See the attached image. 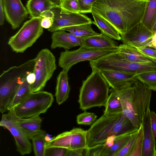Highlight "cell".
Masks as SVG:
<instances>
[{
	"label": "cell",
	"mask_w": 156,
	"mask_h": 156,
	"mask_svg": "<svg viewBox=\"0 0 156 156\" xmlns=\"http://www.w3.org/2000/svg\"><path fill=\"white\" fill-rule=\"evenodd\" d=\"M117 51V49H88L80 47L77 49L65 50L60 54L58 65L62 70L67 72L71 67L81 62L96 60Z\"/></svg>",
	"instance_id": "9c48e42d"
},
{
	"label": "cell",
	"mask_w": 156,
	"mask_h": 156,
	"mask_svg": "<svg viewBox=\"0 0 156 156\" xmlns=\"http://www.w3.org/2000/svg\"><path fill=\"white\" fill-rule=\"evenodd\" d=\"M144 13L141 22L152 31L156 20V0H147Z\"/></svg>",
	"instance_id": "4316f807"
},
{
	"label": "cell",
	"mask_w": 156,
	"mask_h": 156,
	"mask_svg": "<svg viewBox=\"0 0 156 156\" xmlns=\"http://www.w3.org/2000/svg\"><path fill=\"white\" fill-rule=\"evenodd\" d=\"M46 133L42 130L31 139L34 155L36 156H44L46 143Z\"/></svg>",
	"instance_id": "f1b7e54d"
},
{
	"label": "cell",
	"mask_w": 156,
	"mask_h": 156,
	"mask_svg": "<svg viewBox=\"0 0 156 156\" xmlns=\"http://www.w3.org/2000/svg\"><path fill=\"white\" fill-rule=\"evenodd\" d=\"M96 25L101 33L115 40H121V36L117 30L110 23L100 16L92 13Z\"/></svg>",
	"instance_id": "d4e9b609"
},
{
	"label": "cell",
	"mask_w": 156,
	"mask_h": 156,
	"mask_svg": "<svg viewBox=\"0 0 156 156\" xmlns=\"http://www.w3.org/2000/svg\"><path fill=\"white\" fill-rule=\"evenodd\" d=\"M35 58L4 71L0 76V111H7L9 103L17 87L30 73L34 72Z\"/></svg>",
	"instance_id": "5b68a950"
},
{
	"label": "cell",
	"mask_w": 156,
	"mask_h": 156,
	"mask_svg": "<svg viewBox=\"0 0 156 156\" xmlns=\"http://www.w3.org/2000/svg\"><path fill=\"white\" fill-rule=\"evenodd\" d=\"M58 7L50 0H28L26 4L30 18L41 17V15L44 12Z\"/></svg>",
	"instance_id": "7402d4cb"
},
{
	"label": "cell",
	"mask_w": 156,
	"mask_h": 156,
	"mask_svg": "<svg viewBox=\"0 0 156 156\" xmlns=\"http://www.w3.org/2000/svg\"><path fill=\"white\" fill-rule=\"evenodd\" d=\"M110 94L104 106L105 110L103 114L110 115L122 112L121 103L116 91L110 89Z\"/></svg>",
	"instance_id": "484cf974"
},
{
	"label": "cell",
	"mask_w": 156,
	"mask_h": 156,
	"mask_svg": "<svg viewBox=\"0 0 156 156\" xmlns=\"http://www.w3.org/2000/svg\"><path fill=\"white\" fill-rule=\"evenodd\" d=\"M138 133L132 137L122 149L115 155V156H129L133 149Z\"/></svg>",
	"instance_id": "e575fe53"
},
{
	"label": "cell",
	"mask_w": 156,
	"mask_h": 156,
	"mask_svg": "<svg viewBox=\"0 0 156 156\" xmlns=\"http://www.w3.org/2000/svg\"><path fill=\"white\" fill-rule=\"evenodd\" d=\"M51 39V48L52 49L59 48L68 50L73 47L80 46L83 38L76 37L66 31L59 30L52 32Z\"/></svg>",
	"instance_id": "9a60e30c"
},
{
	"label": "cell",
	"mask_w": 156,
	"mask_h": 156,
	"mask_svg": "<svg viewBox=\"0 0 156 156\" xmlns=\"http://www.w3.org/2000/svg\"><path fill=\"white\" fill-rule=\"evenodd\" d=\"M110 87L100 72L92 69V72L83 82L80 87L78 103L83 111L96 107L104 106L108 97Z\"/></svg>",
	"instance_id": "277c9868"
},
{
	"label": "cell",
	"mask_w": 156,
	"mask_h": 156,
	"mask_svg": "<svg viewBox=\"0 0 156 156\" xmlns=\"http://www.w3.org/2000/svg\"><path fill=\"white\" fill-rule=\"evenodd\" d=\"M147 0H97L91 13L107 20L122 35L141 22Z\"/></svg>",
	"instance_id": "6da1fadb"
},
{
	"label": "cell",
	"mask_w": 156,
	"mask_h": 156,
	"mask_svg": "<svg viewBox=\"0 0 156 156\" xmlns=\"http://www.w3.org/2000/svg\"><path fill=\"white\" fill-rule=\"evenodd\" d=\"M137 129L122 112L110 115L103 114L87 130V148L103 144L110 137L120 136Z\"/></svg>",
	"instance_id": "3957f363"
},
{
	"label": "cell",
	"mask_w": 156,
	"mask_h": 156,
	"mask_svg": "<svg viewBox=\"0 0 156 156\" xmlns=\"http://www.w3.org/2000/svg\"><path fill=\"white\" fill-rule=\"evenodd\" d=\"M117 51L128 60L147 63L156 62V59L140 51L136 48L125 44L118 45Z\"/></svg>",
	"instance_id": "d6986e66"
},
{
	"label": "cell",
	"mask_w": 156,
	"mask_h": 156,
	"mask_svg": "<svg viewBox=\"0 0 156 156\" xmlns=\"http://www.w3.org/2000/svg\"><path fill=\"white\" fill-rule=\"evenodd\" d=\"M97 0H78L80 9L82 13H91L92 6Z\"/></svg>",
	"instance_id": "8d00e7d4"
},
{
	"label": "cell",
	"mask_w": 156,
	"mask_h": 156,
	"mask_svg": "<svg viewBox=\"0 0 156 156\" xmlns=\"http://www.w3.org/2000/svg\"><path fill=\"white\" fill-rule=\"evenodd\" d=\"M151 128L154 138L156 137V114L154 111H150Z\"/></svg>",
	"instance_id": "ab89813d"
},
{
	"label": "cell",
	"mask_w": 156,
	"mask_h": 156,
	"mask_svg": "<svg viewBox=\"0 0 156 156\" xmlns=\"http://www.w3.org/2000/svg\"><path fill=\"white\" fill-rule=\"evenodd\" d=\"M54 4L59 6L60 2L61 0H50Z\"/></svg>",
	"instance_id": "f6af8a7d"
},
{
	"label": "cell",
	"mask_w": 156,
	"mask_h": 156,
	"mask_svg": "<svg viewBox=\"0 0 156 156\" xmlns=\"http://www.w3.org/2000/svg\"><path fill=\"white\" fill-rule=\"evenodd\" d=\"M34 58L33 72L36 76V80L30 85L31 92L42 90L57 67L55 56L47 48L40 51Z\"/></svg>",
	"instance_id": "ba28073f"
},
{
	"label": "cell",
	"mask_w": 156,
	"mask_h": 156,
	"mask_svg": "<svg viewBox=\"0 0 156 156\" xmlns=\"http://www.w3.org/2000/svg\"><path fill=\"white\" fill-rule=\"evenodd\" d=\"M135 78L141 81L150 90L156 91V71L138 74Z\"/></svg>",
	"instance_id": "f546056e"
},
{
	"label": "cell",
	"mask_w": 156,
	"mask_h": 156,
	"mask_svg": "<svg viewBox=\"0 0 156 156\" xmlns=\"http://www.w3.org/2000/svg\"><path fill=\"white\" fill-rule=\"evenodd\" d=\"M86 149L67 150L66 156H85Z\"/></svg>",
	"instance_id": "60d3db41"
},
{
	"label": "cell",
	"mask_w": 156,
	"mask_h": 156,
	"mask_svg": "<svg viewBox=\"0 0 156 156\" xmlns=\"http://www.w3.org/2000/svg\"><path fill=\"white\" fill-rule=\"evenodd\" d=\"M114 90L120 101L122 113L134 127L139 129L150 108L152 90L136 78L122 88Z\"/></svg>",
	"instance_id": "7a4b0ae2"
},
{
	"label": "cell",
	"mask_w": 156,
	"mask_h": 156,
	"mask_svg": "<svg viewBox=\"0 0 156 156\" xmlns=\"http://www.w3.org/2000/svg\"><path fill=\"white\" fill-rule=\"evenodd\" d=\"M82 38L80 47L86 49H116L118 46L114 39L101 33Z\"/></svg>",
	"instance_id": "e0dca14e"
},
{
	"label": "cell",
	"mask_w": 156,
	"mask_h": 156,
	"mask_svg": "<svg viewBox=\"0 0 156 156\" xmlns=\"http://www.w3.org/2000/svg\"><path fill=\"white\" fill-rule=\"evenodd\" d=\"M0 126L7 129L11 133L15 141L16 151L21 155L31 153L32 144L30 139L17 122L13 109L2 114Z\"/></svg>",
	"instance_id": "8fae6325"
},
{
	"label": "cell",
	"mask_w": 156,
	"mask_h": 156,
	"mask_svg": "<svg viewBox=\"0 0 156 156\" xmlns=\"http://www.w3.org/2000/svg\"><path fill=\"white\" fill-rule=\"evenodd\" d=\"M97 116L94 113L86 111L79 114L76 117V122L78 124L89 125L95 121Z\"/></svg>",
	"instance_id": "d6a6232c"
},
{
	"label": "cell",
	"mask_w": 156,
	"mask_h": 156,
	"mask_svg": "<svg viewBox=\"0 0 156 156\" xmlns=\"http://www.w3.org/2000/svg\"><path fill=\"white\" fill-rule=\"evenodd\" d=\"M150 111V108L147 111L142 123L143 133L142 156H156V141L151 128Z\"/></svg>",
	"instance_id": "2e32d148"
},
{
	"label": "cell",
	"mask_w": 156,
	"mask_h": 156,
	"mask_svg": "<svg viewBox=\"0 0 156 156\" xmlns=\"http://www.w3.org/2000/svg\"><path fill=\"white\" fill-rule=\"evenodd\" d=\"M42 17L31 18L25 22L14 35L9 39L8 44L16 53H23L31 47L41 35L43 28L41 25Z\"/></svg>",
	"instance_id": "8992f818"
},
{
	"label": "cell",
	"mask_w": 156,
	"mask_h": 156,
	"mask_svg": "<svg viewBox=\"0 0 156 156\" xmlns=\"http://www.w3.org/2000/svg\"><path fill=\"white\" fill-rule=\"evenodd\" d=\"M136 48L144 54L156 59V48L153 46H147Z\"/></svg>",
	"instance_id": "f35d334b"
},
{
	"label": "cell",
	"mask_w": 156,
	"mask_h": 156,
	"mask_svg": "<svg viewBox=\"0 0 156 156\" xmlns=\"http://www.w3.org/2000/svg\"><path fill=\"white\" fill-rule=\"evenodd\" d=\"M59 7L62 12L80 13L78 0H61Z\"/></svg>",
	"instance_id": "4dcf8cb0"
},
{
	"label": "cell",
	"mask_w": 156,
	"mask_h": 156,
	"mask_svg": "<svg viewBox=\"0 0 156 156\" xmlns=\"http://www.w3.org/2000/svg\"><path fill=\"white\" fill-rule=\"evenodd\" d=\"M154 33L141 22L121 35L123 44L136 48L153 46L152 43Z\"/></svg>",
	"instance_id": "4fadbf2b"
},
{
	"label": "cell",
	"mask_w": 156,
	"mask_h": 156,
	"mask_svg": "<svg viewBox=\"0 0 156 156\" xmlns=\"http://www.w3.org/2000/svg\"><path fill=\"white\" fill-rule=\"evenodd\" d=\"M26 79L27 82L30 84L34 83L36 80V76L34 72L29 74L26 76Z\"/></svg>",
	"instance_id": "7bdbcfd3"
},
{
	"label": "cell",
	"mask_w": 156,
	"mask_h": 156,
	"mask_svg": "<svg viewBox=\"0 0 156 156\" xmlns=\"http://www.w3.org/2000/svg\"><path fill=\"white\" fill-rule=\"evenodd\" d=\"M42 19L41 25L44 28L48 29L53 25L54 22V14L51 10L47 11L41 15Z\"/></svg>",
	"instance_id": "836d02e7"
},
{
	"label": "cell",
	"mask_w": 156,
	"mask_h": 156,
	"mask_svg": "<svg viewBox=\"0 0 156 156\" xmlns=\"http://www.w3.org/2000/svg\"><path fill=\"white\" fill-rule=\"evenodd\" d=\"M105 147L104 143L86 149L85 156H103Z\"/></svg>",
	"instance_id": "74e56055"
},
{
	"label": "cell",
	"mask_w": 156,
	"mask_h": 156,
	"mask_svg": "<svg viewBox=\"0 0 156 156\" xmlns=\"http://www.w3.org/2000/svg\"><path fill=\"white\" fill-rule=\"evenodd\" d=\"M53 147H62L69 150L87 149V130L80 128H74L46 141L45 148Z\"/></svg>",
	"instance_id": "30bf717a"
},
{
	"label": "cell",
	"mask_w": 156,
	"mask_h": 156,
	"mask_svg": "<svg viewBox=\"0 0 156 156\" xmlns=\"http://www.w3.org/2000/svg\"><path fill=\"white\" fill-rule=\"evenodd\" d=\"M152 31L154 33V34L156 33V20L152 28Z\"/></svg>",
	"instance_id": "bcb514c9"
},
{
	"label": "cell",
	"mask_w": 156,
	"mask_h": 156,
	"mask_svg": "<svg viewBox=\"0 0 156 156\" xmlns=\"http://www.w3.org/2000/svg\"><path fill=\"white\" fill-rule=\"evenodd\" d=\"M67 150V149L61 147L46 148L44 156H66Z\"/></svg>",
	"instance_id": "d590c367"
},
{
	"label": "cell",
	"mask_w": 156,
	"mask_h": 156,
	"mask_svg": "<svg viewBox=\"0 0 156 156\" xmlns=\"http://www.w3.org/2000/svg\"><path fill=\"white\" fill-rule=\"evenodd\" d=\"M54 100L52 94L50 92L42 90L32 92L22 103L13 108L14 110L19 118L39 115L47 111Z\"/></svg>",
	"instance_id": "52a82bcc"
},
{
	"label": "cell",
	"mask_w": 156,
	"mask_h": 156,
	"mask_svg": "<svg viewBox=\"0 0 156 156\" xmlns=\"http://www.w3.org/2000/svg\"><path fill=\"white\" fill-rule=\"evenodd\" d=\"M152 43L153 46L156 48V33L154 34L152 37Z\"/></svg>",
	"instance_id": "ee69618b"
},
{
	"label": "cell",
	"mask_w": 156,
	"mask_h": 156,
	"mask_svg": "<svg viewBox=\"0 0 156 156\" xmlns=\"http://www.w3.org/2000/svg\"><path fill=\"white\" fill-rule=\"evenodd\" d=\"M108 83L111 89L122 88L135 78L137 74L129 73L110 70L100 71Z\"/></svg>",
	"instance_id": "ac0fdd59"
},
{
	"label": "cell",
	"mask_w": 156,
	"mask_h": 156,
	"mask_svg": "<svg viewBox=\"0 0 156 156\" xmlns=\"http://www.w3.org/2000/svg\"><path fill=\"white\" fill-rule=\"evenodd\" d=\"M16 118L19 125L30 140L41 130L42 119L39 115L27 118H19L16 116Z\"/></svg>",
	"instance_id": "44dd1931"
},
{
	"label": "cell",
	"mask_w": 156,
	"mask_h": 156,
	"mask_svg": "<svg viewBox=\"0 0 156 156\" xmlns=\"http://www.w3.org/2000/svg\"><path fill=\"white\" fill-rule=\"evenodd\" d=\"M68 72L62 70L57 78L55 96L58 105L64 102L69 97L70 87Z\"/></svg>",
	"instance_id": "ffe728a7"
},
{
	"label": "cell",
	"mask_w": 156,
	"mask_h": 156,
	"mask_svg": "<svg viewBox=\"0 0 156 156\" xmlns=\"http://www.w3.org/2000/svg\"><path fill=\"white\" fill-rule=\"evenodd\" d=\"M51 10L54 14V22L52 26L48 29L51 32L69 27L93 23V21L90 18L82 13L62 12L59 7L54 8Z\"/></svg>",
	"instance_id": "7c38bea8"
},
{
	"label": "cell",
	"mask_w": 156,
	"mask_h": 156,
	"mask_svg": "<svg viewBox=\"0 0 156 156\" xmlns=\"http://www.w3.org/2000/svg\"><path fill=\"white\" fill-rule=\"evenodd\" d=\"M5 18L12 28H18L27 18L28 12L21 0H2Z\"/></svg>",
	"instance_id": "5bb4252c"
},
{
	"label": "cell",
	"mask_w": 156,
	"mask_h": 156,
	"mask_svg": "<svg viewBox=\"0 0 156 156\" xmlns=\"http://www.w3.org/2000/svg\"><path fill=\"white\" fill-rule=\"evenodd\" d=\"M31 84L26 78L17 87L14 95L10 100L7 106V111L14 108L22 103L32 93Z\"/></svg>",
	"instance_id": "cb8c5ba5"
},
{
	"label": "cell",
	"mask_w": 156,
	"mask_h": 156,
	"mask_svg": "<svg viewBox=\"0 0 156 156\" xmlns=\"http://www.w3.org/2000/svg\"><path fill=\"white\" fill-rule=\"evenodd\" d=\"M143 133L141 124L139 129L133 149L129 156H142Z\"/></svg>",
	"instance_id": "1f68e13d"
},
{
	"label": "cell",
	"mask_w": 156,
	"mask_h": 156,
	"mask_svg": "<svg viewBox=\"0 0 156 156\" xmlns=\"http://www.w3.org/2000/svg\"><path fill=\"white\" fill-rule=\"evenodd\" d=\"M5 16L2 0H0V25H2L4 23Z\"/></svg>",
	"instance_id": "b9f144b4"
},
{
	"label": "cell",
	"mask_w": 156,
	"mask_h": 156,
	"mask_svg": "<svg viewBox=\"0 0 156 156\" xmlns=\"http://www.w3.org/2000/svg\"><path fill=\"white\" fill-rule=\"evenodd\" d=\"M137 129L129 133L115 136L112 145L109 147L105 148L103 156H115L134 135L137 133Z\"/></svg>",
	"instance_id": "603a6c76"
},
{
	"label": "cell",
	"mask_w": 156,
	"mask_h": 156,
	"mask_svg": "<svg viewBox=\"0 0 156 156\" xmlns=\"http://www.w3.org/2000/svg\"><path fill=\"white\" fill-rule=\"evenodd\" d=\"M91 24L87 23L79 25L65 28L60 30L68 31L76 37L81 38L99 34L93 29Z\"/></svg>",
	"instance_id": "83f0119b"
}]
</instances>
